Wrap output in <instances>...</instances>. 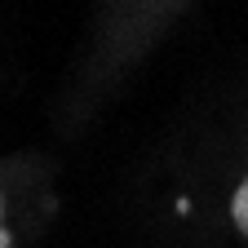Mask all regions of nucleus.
I'll use <instances>...</instances> for the list:
<instances>
[{"label": "nucleus", "mask_w": 248, "mask_h": 248, "mask_svg": "<svg viewBox=\"0 0 248 248\" xmlns=\"http://www.w3.org/2000/svg\"><path fill=\"white\" fill-rule=\"evenodd\" d=\"M231 213H235V226L248 235V177H244V186L235 191V204H231Z\"/></svg>", "instance_id": "obj_1"}, {"label": "nucleus", "mask_w": 248, "mask_h": 248, "mask_svg": "<svg viewBox=\"0 0 248 248\" xmlns=\"http://www.w3.org/2000/svg\"><path fill=\"white\" fill-rule=\"evenodd\" d=\"M0 248H9V239H5V235H0Z\"/></svg>", "instance_id": "obj_2"}]
</instances>
